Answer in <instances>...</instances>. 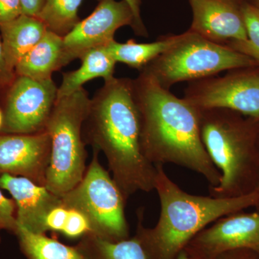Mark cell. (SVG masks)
Masks as SVG:
<instances>
[{
    "mask_svg": "<svg viewBox=\"0 0 259 259\" xmlns=\"http://www.w3.org/2000/svg\"><path fill=\"white\" fill-rule=\"evenodd\" d=\"M82 136L85 144L105 154L112 179L127 200L140 191L154 190L157 170L141 147L132 80L105 81L90 100Z\"/></svg>",
    "mask_w": 259,
    "mask_h": 259,
    "instance_id": "obj_1",
    "label": "cell"
},
{
    "mask_svg": "<svg viewBox=\"0 0 259 259\" xmlns=\"http://www.w3.org/2000/svg\"><path fill=\"white\" fill-rule=\"evenodd\" d=\"M132 84L146 158L155 166L171 163L188 168L202 175L209 187H217L221 175L201 139L199 109L144 71L132 80Z\"/></svg>",
    "mask_w": 259,
    "mask_h": 259,
    "instance_id": "obj_2",
    "label": "cell"
},
{
    "mask_svg": "<svg viewBox=\"0 0 259 259\" xmlns=\"http://www.w3.org/2000/svg\"><path fill=\"white\" fill-rule=\"evenodd\" d=\"M157 170L154 190L161 206L159 218L153 228L144 226V211H139L135 238L148 259H175L197 233L219 218L255 207L259 190L241 197L219 198L185 192L166 175Z\"/></svg>",
    "mask_w": 259,
    "mask_h": 259,
    "instance_id": "obj_3",
    "label": "cell"
},
{
    "mask_svg": "<svg viewBox=\"0 0 259 259\" xmlns=\"http://www.w3.org/2000/svg\"><path fill=\"white\" fill-rule=\"evenodd\" d=\"M226 109L199 110L201 139L221 175L210 196L241 197L259 190V121H245Z\"/></svg>",
    "mask_w": 259,
    "mask_h": 259,
    "instance_id": "obj_4",
    "label": "cell"
},
{
    "mask_svg": "<svg viewBox=\"0 0 259 259\" xmlns=\"http://www.w3.org/2000/svg\"><path fill=\"white\" fill-rule=\"evenodd\" d=\"M90 100L83 88L56 100L46 125L51 155L45 187L59 197L79 183L88 168L82 129Z\"/></svg>",
    "mask_w": 259,
    "mask_h": 259,
    "instance_id": "obj_5",
    "label": "cell"
},
{
    "mask_svg": "<svg viewBox=\"0 0 259 259\" xmlns=\"http://www.w3.org/2000/svg\"><path fill=\"white\" fill-rule=\"evenodd\" d=\"M255 61L232 48L189 30L168 50L141 69L163 88L211 77L226 70L250 67Z\"/></svg>",
    "mask_w": 259,
    "mask_h": 259,
    "instance_id": "obj_6",
    "label": "cell"
},
{
    "mask_svg": "<svg viewBox=\"0 0 259 259\" xmlns=\"http://www.w3.org/2000/svg\"><path fill=\"white\" fill-rule=\"evenodd\" d=\"M99 153L93 150V159L82 180L61 196V204L86 217L91 234L106 241H123L129 238L125 213L127 199L112 175L100 163Z\"/></svg>",
    "mask_w": 259,
    "mask_h": 259,
    "instance_id": "obj_7",
    "label": "cell"
},
{
    "mask_svg": "<svg viewBox=\"0 0 259 259\" xmlns=\"http://www.w3.org/2000/svg\"><path fill=\"white\" fill-rule=\"evenodd\" d=\"M57 92L52 78L35 80L19 76L10 89L0 131L6 134H33L45 131Z\"/></svg>",
    "mask_w": 259,
    "mask_h": 259,
    "instance_id": "obj_8",
    "label": "cell"
},
{
    "mask_svg": "<svg viewBox=\"0 0 259 259\" xmlns=\"http://www.w3.org/2000/svg\"><path fill=\"white\" fill-rule=\"evenodd\" d=\"M185 98L199 110L226 109L259 121V73L194 81Z\"/></svg>",
    "mask_w": 259,
    "mask_h": 259,
    "instance_id": "obj_9",
    "label": "cell"
},
{
    "mask_svg": "<svg viewBox=\"0 0 259 259\" xmlns=\"http://www.w3.org/2000/svg\"><path fill=\"white\" fill-rule=\"evenodd\" d=\"M90 16L63 37L64 66L81 59L89 51L105 47L114 40L119 28L130 25L134 30L135 20L131 7L125 1L98 0Z\"/></svg>",
    "mask_w": 259,
    "mask_h": 259,
    "instance_id": "obj_10",
    "label": "cell"
},
{
    "mask_svg": "<svg viewBox=\"0 0 259 259\" xmlns=\"http://www.w3.org/2000/svg\"><path fill=\"white\" fill-rule=\"evenodd\" d=\"M197 233L185 250L192 259H216L220 255L240 248L259 255V212L233 213L219 218Z\"/></svg>",
    "mask_w": 259,
    "mask_h": 259,
    "instance_id": "obj_11",
    "label": "cell"
},
{
    "mask_svg": "<svg viewBox=\"0 0 259 259\" xmlns=\"http://www.w3.org/2000/svg\"><path fill=\"white\" fill-rule=\"evenodd\" d=\"M51 141L47 131L0 136V175L25 177L45 187L51 161Z\"/></svg>",
    "mask_w": 259,
    "mask_h": 259,
    "instance_id": "obj_12",
    "label": "cell"
},
{
    "mask_svg": "<svg viewBox=\"0 0 259 259\" xmlns=\"http://www.w3.org/2000/svg\"><path fill=\"white\" fill-rule=\"evenodd\" d=\"M193 20L190 30L218 44L248 39L241 5L236 0H189Z\"/></svg>",
    "mask_w": 259,
    "mask_h": 259,
    "instance_id": "obj_13",
    "label": "cell"
},
{
    "mask_svg": "<svg viewBox=\"0 0 259 259\" xmlns=\"http://www.w3.org/2000/svg\"><path fill=\"white\" fill-rule=\"evenodd\" d=\"M0 188L8 191L15 201L18 226L33 233L45 234L48 215L62 205L60 197L25 177L0 175Z\"/></svg>",
    "mask_w": 259,
    "mask_h": 259,
    "instance_id": "obj_14",
    "label": "cell"
},
{
    "mask_svg": "<svg viewBox=\"0 0 259 259\" xmlns=\"http://www.w3.org/2000/svg\"><path fill=\"white\" fill-rule=\"evenodd\" d=\"M47 31L38 18L25 15L0 24L3 54L9 72L12 74L20 59L40 41Z\"/></svg>",
    "mask_w": 259,
    "mask_h": 259,
    "instance_id": "obj_15",
    "label": "cell"
},
{
    "mask_svg": "<svg viewBox=\"0 0 259 259\" xmlns=\"http://www.w3.org/2000/svg\"><path fill=\"white\" fill-rule=\"evenodd\" d=\"M63 66V37L47 30L40 41L20 59L15 71L19 76L47 80Z\"/></svg>",
    "mask_w": 259,
    "mask_h": 259,
    "instance_id": "obj_16",
    "label": "cell"
},
{
    "mask_svg": "<svg viewBox=\"0 0 259 259\" xmlns=\"http://www.w3.org/2000/svg\"><path fill=\"white\" fill-rule=\"evenodd\" d=\"M80 59L81 65L79 69L63 74L62 81L58 88L57 100L74 93L85 83L96 78H103L105 81L114 77L117 62L105 47L92 49Z\"/></svg>",
    "mask_w": 259,
    "mask_h": 259,
    "instance_id": "obj_17",
    "label": "cell"
},
{
    "mask_svg": "<svg viewBox=\"0 0 259 259\" xmlns=\"http://www.w3.org/2000/svg\"><path fill=\"white\" fill-rule=\"evenodd\" d=\"M178 38L179 35H169L149 44H137L134 40L121 44L114 40L104 47L116 62L141 70L168 50Z\"/></svg>",
    "mask_w": 259,
    "mask_h": 259,
    "instance_id": "obj_18",
    "label": "cell"
},
{
    "mask_svg": "<svg viewBox=\"0 0 259 259\" xmlns=\"http://www.w3.org/2000/svg\"><path fill=\"white\" fill-rule=\"evenodd\" d=\"M15 233L28 259H88L77 247L68 246L42 233H33L18 225Z\"/></svg>",
    "mask_w": 259,
    "mask_h": 259,
    "instance_id": "obj_19",
    "label": "cell"
},
{
    "mask_svg": "<svg viewBox=\"0 0 259 259\" xmlns=\"http://www.w3.org/2000/svg\"><path fill=\"white\" fill-rule=\"evenodd\" d=\"M76 247L88 259H148L142 245L135 237L111 242L88 233Z\"/></svg>",
    "mask_w": 259,
    "mask_h": 259,
    "instance_id": "obj_20",
    "label": "cell"
},
{
    "mask_svg": "<svg viewBox=\"0 0 259 259\" xmlns=\"http://www.w3.org/2000/svg\"><path fill=\"white\" fill-rule=\"evenodd\" d=\"M83 0H46L37 15L47 30L61 37L67 35L79 23L78 10Z\"/></svg>",
    "mask_w": 259,
    "mask_h": 259,
    "instance_id": "obj_21",
    "label": "cell"
},
{
    "mask_svg": "<svg viewBox=\"0 0 259 259\" xmlns=\"http://www.w3.org/2000/svg\"><path fill=\"white\" fill-rule=\"evenodd\" d=\"M242 14L248 39L245 41H232L228 47L251 58L259 63V13L254 5L241 4Z\"/></svg>",
    "mask_w": 259,
    "mask_h": 259,
    "instance_id": "obj_22",
    "label": "cell"
},
{
    "mask_svg": "<svg viewBox=\"0 0 259 259\" xmlns=\"http://www.w3.org/2000/svg\"><path fill=\"white\" fill-rule=\"evenodd\" d=\"M90 232L91 228L86 217L75 209H69L67 220L61 233L69 238H76L84 236Z\"/></svg>",
    "mask_w": 259,
    "mask_h": 259,
    "instance_id": "obj_23",
    "label": "cell"
},
{
    "mask_svg": "<svg viewBox=\"0 0 259 259\" xmlns=\"http://www.w3.org/2000/svg\"><path fill=\"white\" fill-rule=\"evenodd\" d=\"M15 211V201L5 197L0 190V231L7 230L15 233L18 228Z\"/></svg>",
    "mask_w": 259,
    "mask_h": 259,
    "instance_id": "obj_24",
    "label": "cell"
},
{
    "mask_svg": "<svg viewBox=\"0 0 259 259\" xmlns=\"http://www.w3.org/2000/svg\"><path fill=\"white\" fill-rule=\"evenodd\" d=\"M23 15L20 0H0V24L8 23Z\"/></svg>",
    "mask_w": 259,
    "mask_h": 259,
    "instance_id": "obj_25",
    "label": "cell"
},
{
    "mask_svg": "<svg viewBox=\"0 0 259 259\" xmlns=\"http://www.w3.org/2000/svg\"><path fill=\"white\" fill-rule=\"evenodd\" d=\"M69 209L62 205L56 207L51 211L46 221L47 231L62 232L66 220H67Z\"/></svg>",
    "mask_w": 259,
    "mask_h": 259,
    "instance_id": "obj_26",
    "label": "cell"
},
{
    "mask_svg": "<svg viewBox=\"0 0 259 259\" xmlns=\"http://www.w3.org/2000/svg\"><path fill=\"white\" fill-rule=\"evenodd\" d=\"M126 3L131 7L134 14L135 25L134 30L136 35L140 36H148L147 30L143 23L141 16V0H125Z\"/></svg>",
    "mask_w": 259,
    "mask_h": 259,
    "instance_id": "obj_27",
    "label": "cell"
},
{
    "mask_svg": "<svg viewBox=\"0 0 259 259\" xmlns=\"http://www.w3.org/2000/svg\"><path fill=\"white\" fill-rule=\"evenodd\" d=\"M216 259H259L258 253L247 248L228 250Z\"/></svg>",
    "mask_w": 259,
    "mask_h": 259,
    "instance_id": "obj_28",
    "label": "cell"
},
{
    "mask_svg": "<svg viewBox=\"0 0 259 259\" xmlns=\"http://www.w3.org/2000/svg\"><path fill=\"white\" fill-rule=\"evenodd\" d=\"M23 15L37 18L46 0H20Z\"/></svg>",
    "mask_w": 259,
    "mask_h": 259,
    "instance_id": "obj_29",
    "label": "cell"
},
{
    "mask_svg": "<svg viewBox=\"0 0 259 259\" xmlns=\"http://www.w3.org/2000/svg\"><path fill=\"white\" fill-rule=\"evenodd\" d=\"M0 74L8 75L11 74V73L8 71L7 69L6 64H5L4 54H3V44H2V39H0Z\"/></svg>",
    "mask_w": 259,
    "mask_h": 259,
    "instance_id": "obj_30",
    "label": "cell"
},
{
    "mask_svg": "<svg viewBox=\"0 0 259 259\" xmlns=\"http://www.w3.org/2000/svg\"><path fill=\"white\" fill-rule=\"evenodd\" d=\"M175 259H192L189 256V255L187 254V252L185 251V250H182V251L180 252L176 258Z\"/></svg>",
    "mask_w": 259,
    "mask_h": 259,
    "instance_id": "obj_31",
    "label": "cell"
},
{
    "mask_svg": "<svg viewBox=\"0 0 259 259\" xmlns=\"http://www.w3.org/2000/svg\"><path fill=\"white\" fill-rule=\"evenodd\" d=\"M3 120H4V116H3V112L0 110V131H1L2 127H3Z\"/></svg>",
    "mask_w": 259,
    "mask_h": 259,
    "instance_id": "obj_32",
    "label": "cell"
},
{
    "mask_svg": "<svg viewBox=\"0 0 259 259\" xmlns=\"http://www.w3.org/2000/svg\"><path fill=\"white\" fill-rule=\"evenodd\" d=\"M254 7L256 8V10H258L259 13V0H257L256 5H254Z\"/></svg>",
    "mask_w": 259,
    "mask_h": 259,
    "instance_id": "obj_33",
    "label": "cell"
},
{
    "mask_svg": "<svg viewBox=\"0 0 259 259\" xmlns=\"http://www.w3.org/2000/svg\"><path fill=\"white\" fill-rule=\"evenodd\" d=\"M255 207H256L257 211H258V212H259V202H258V203L257 204V205L255 206Z\"/></svg>",
    "mask_w": 259,
    "mask_h": 259,
    "instance_id": "obj_34",
    "label": "cell"
},
{
    "mask_svg": "<svg viewBox=\"0 0 259 259\" xmlns=\"http://www.w3.org/2000/svg\"><path fill=\"white\" fill-rule=\"evenodd\" d=\"M258 147L259 150V131H258Z\"/></svg>",
    "mask_w": 259,
    "mask_h": 259,
    "instance_id": "obj_35",
    "label": "cell"
},
{
    "mask_svg": "<svg viewBox=\"0 0 259 259\" xmlns=\"http://www.w3.org/2000/svg\"><path fill=\"white\" fill-rule=\"evenodd\" d=\"M0 241H1V238H0Z\"/></svg>",
    "mask_w": 259,
    "mask_h": 259,
    "instance_id": "obj_36",
    "label": "cell"
}]
</instances>
